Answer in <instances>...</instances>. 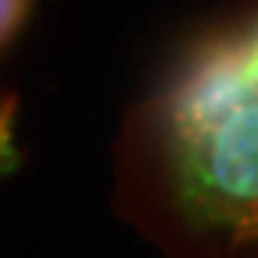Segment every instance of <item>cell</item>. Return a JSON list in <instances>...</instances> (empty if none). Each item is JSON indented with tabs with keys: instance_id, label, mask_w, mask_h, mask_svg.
<instances>
[{
	"instance_id": "2",
	"label": "cell",
	"mask_w": 258,
	"mask_h": 258,
	"mask_svg": "<svg viewBox=\"0 0 258 258\" xmlns=\"http://www.w3.org/2000/svg\"><path fill=\"white\" fill-rule=\"evenodd\" d=\"M32 4L36 0H0V40L4 47H11V40L22 36V29L29 25Z\"/></svg>"
},
{
	"instance_id": "1",
	"label": "cell",
	"mask_w": 258,
	"mask_h": 258,
	"mask_svg": "<svg viewBox=\"0 0 258 258\" xmlns=\"http://www.w3.org/2000/svg\"><path fill=\"white\" fill-rule=\"evenodd\" d=\"M183 208L233 240H258V64L240 36L186 69L169 101Z\"/></svg>"
}]
</instances>
